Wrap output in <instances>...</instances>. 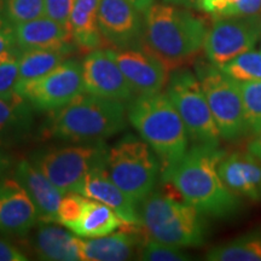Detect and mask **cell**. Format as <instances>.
<instances>
[{"label": "cell", "mask_w": 261, "mask_h": 261, "mask_svg": "<svg viewBox=\"0 0 261 261\" xmlns=\"http://www.w3.org/2000/svg\"><path fill=\"white\" fill-rule=\"evenodd\" d=\"M261 37V16H233L219 18L207 32L204 52L215 67L253 50Z\"/></svg>", "instance_id": "11"}, {"label": "cell", "mask_w": 261, "mask_h": 261, "mask_svg": "<svg viewBox=\"0 0 261 261\" xmlns=\"http://www.w3.org/2000/svg\"><path fill=\"white\" fill-rule=\"evenodd\" d=\"M236 0H200V8L218 18L233 17Z\"/></svg>", "instance_id": "34"}, {"label": "cell", "mask_w": 261, "mask_h": 261, "mask_svg": "<svg viewBox=\"0 0 261 261\" xmlns=\"http://www.w3.org/2000/svg\"><path fill=\"white\" fill-rule=\"evenodd\" d=\"M138 10L128 0H100L98 24L103 38L120 48H128L142 38Z\"/></svg>", "instance_id": "14"}, {"label": "cell", "mask_w": 261, "mask_h": 261, "mask_svg": "<svg viewBox=\"0 0 261 261\" xmlns=\"http://www.w3.org/2000/svg\"><path fill=\"white\" fill-rule=\"evenodd\" d=\"M85 91L83 67L74 60L64 61L44 76L16 87L34 110L56 112Z\"/></svg>", "instance_id": "10"}, {"label": "cell", "mask_w": 261, "mask_h": 261, "mask_svg": "<svg viewBox=\"0 0 261 261\" xmlns=\"http://www.w3.org/2000/svg\"><path fill=\"white\" fill-rule=\"evenodd\" d=\"M248 151L261 161V132L257 133L255 138L248 144Z\"/></svg>", "instance_id": "39"}, {"label": "cell", "mask_w": 261, "mask_h": 261, "mask_svg": "<svg viewBox=\"0 0 261 261\" xmlns=\"http://www.w3.org/2000/svg\"><path fill=\"white\" fill-rule=\"evenodd\" d=\"M236 81H261V51H247L220 68Z\"/></svg>", "instance_id": "28"}, {"label": "cell", "mask_w": 261, "mask_h": 261, "mask_svg": "<svg viewBox=\"0 0 261 261\" xmlns=\"http://www.w3.org/2000/svg\"><path fill=\"white\" fill-rule=\"evenodd\" d=\"M3 14L15 25L24 23L45 16V0H5Z\"/></svg>", "instance_id": "29"}, {"label": "cell", "mask_w": 261, "mask_h": 261, "mask_svg": "<svg viewBox=\"0 0 261 261\" xmlns=\"http://www.w3.org/2000/svg\"><path fill=\"white\" fill-rule=\"evenodd\" d=\"M107 145L103 142L39 149L31 161L64 192H81L87 175L107 167Z\"/></svg>", "instance_id": "7"}, {"label": "cell", "mask_w": 261, "mask_h": 261, "mask_svg": "<svg viewBox=\"0 0 261 261\" xmlns=\"http://www.w3.org/2000/svg\"><path fill=\"white\" fill-rule=\"evenodd\" d=\"M18 48L16 41L15 24L9 21L8 17L0 12V54Z\"/></svg>", "instance_id": "35"}, {"label": "cell", "mask_w": 261, "mask_h": 261, "mask_svg": "<svg viewBox=\"0 0 261 261\" xmlns=\"http://www.w3.org/2000/svg\"><path fill=\"white\" fill-rule=\"evenodd\" d=\"M225 156L218 146L195 144L171 171L162 175L185 202L201 214L227 218L240 208L238 196L224 184L218 166Z\"/></svg>", "instance_id": "1"}, {"label": "cell", "mask_w": 261, "mask_h": 261, "mask_svg": "<svg viewBox=\"0 0 261 261\" xmlns=\"http://www.w3.org/2000/svg\"><path fill=\"white\" fill-rule=\"evenodd\" d=\"M87 200L86 196L79 192H68L62 198L60 208H58V219L57 223L63 225L68 230H70L83 215Z\"/></svg>", "instance_id": "32"}, {"label": "cell", "mask_w": 261, "mask_h": 261, "mask_svg": "<svg viewBox=\"0 0 261 261\" xmlns=\"http://www.w3.org/2000/svg\"><path fill=\"white\" fill-rule=\"evenodd\" d=\"M16 41L19 50L55 48L71 50L73 37L69 29L54 19L42 16L15 25Z\"/></svg>", "instance_id": "20"}, {"label": "cell", "mask_w": 261, "mask_h": 261, "mask_svg": "<svg viewBox=\"0 0 261 261\" xmlns=\"http://www.w3.org/2000/svg\"><path fill=\"white\" fill-rule=\"evenodd\" d=\"M39 221L38 211L16 179L0 180V232L24 236Z\"/></svg>", "instance_id": "15"}, {"label": "cell", "mask_w": 261, "mask_h": 261, "mask_svg": "<svg viewBox=\"0 0 261 261\" xmlns=\"http://www.w3.org/2000/svg\"><path fill=\"white\" fill-rule=\"evenodd\" d=\"M81 195L91 200H96L109 205L116 212L123 223L132 226L140 225L138 204L130 198L112 180L107 167L94 169L87 175Z\"/></svg>", "instance_id": "19"}, {"label": "cell", "mask_w": 261, "mask_h": 261, "mask_svg": "<svg viewBox=\"0 0 261 261\" xmlns=\"http://www.w3.org/2000/svg\"><path fill=\"white\" fill-rule=\"evenodd\" d=\"M3 144L4 143L0 140V179L3 178V175L5 174V172L11 166V159H10V156L5 151L4 148H3Z\"/></svg>", "instance_id": "38"}, {"label": "cell", "mask_w": 261, "mask_h": 261, "mask_svg": "<svg viewBox=\"0 0 261 261\" xmlns=\"http://www.w3.org/2000/svg\"><path fill=\"white\" fill-rule=\"evenodd\" d=\"M15 179L28 192L38 211L39 221L55 223L58 219V208L65 195L31 160H23L17 165Z\"/></svg>", "instance_id": "16"}, {"label": "cell", "mask_w": 261, "mask_h": 261, "mask_svg": "<svg viewBox=\"0 0 261 261\" xmlns=\"http://www.w3.org/2000/svg\"><path fill=\"white\" fill-rule=\"evenodd\" d=\"M75 0H45V16L70 31V16Z\"/></svg>", "instance_id": "33"}, {"label": "cell", "mask_w": 261, "mask_h": 261, "mask_svg": "<svg viewBox=\"0 0 261 261\" xmlns=\"http://www.w3.org/2000/svg\"><path fill=\"white\" fill-rule=\"evenodd\" d=\"M139 12H145L150 6L154 4L155 0H128Z\"/></svg>", "instance_id": "40"}, {"label": "cell", "mask_w": 261, "mask_h": 261, "mask_svg": "<svg viewBox=\"0 0 261 261\" xmlns=\"http://www.w3.org/2000/svg\"><path fill=\"white\" fill-rule=\"evenodd\" d=\"M5 0H0V12H3V8H4Z\"/></svg>", "instance_id": "42"}, {"label": "cell", "mask_w": 261, "mask_h": 261, "mask_svg": "<svg viewBox=\"0 0 261 261\" xmlns=\"http://www.w3.org/2000/svg\"><path fill=\"white\" fill-rule=\"evenodd\" d=\"M81 67L85 92L121 102H130L135 98L136 94L120 69L113 50L91 51Z\"/></svg>", "instance_id": "12"}, {"label": "cell", "mask_w": 261, "mask_h": 261, "mask_svg": "<svg viewBox=\"0 0 261 261\" xmlns=\"http://www.w3.org/2000/svg\"><path fill=\"white\" fill-rule=\"evenodd\" d=\"M33 108L23 97H0V140L16 142L25 138L33 127Z\"/></svg>", "instance_id": "23"}, {"label": "cell", "mask_w": 261, "mask_h": 261, "mask_svg": "<svg viewBox=\"0 0 261 261\" xmlns=\"http://www.w3.org/2000/svg\"><path fill=\"white\" fill-rule=\"evenodd\" d=\"M166 93L178 110L194 144L219 146L220 130L208 106L197 75L184 68L173 69Z\"/></svg>", "instance_id": "8"}, {"label": "cell", "mask_w": 261, "mask_h": 261, "mask_svg": "<svg viewBox=\"0 0 261 261\" xmlns=\"http://www.w3.org/2000/svg\"><path fill=\"white\" fill-rule=\"evenodd\" d=\"M123 102L83 92L52 112L40 128L42 137L68 143H99L127 126Z\"/></svg>", "instance_id": "2"}, {"label": "cell", "mask_w": 261, "mask_h": 261, "mask_svg": "<svg viewBox=\"0 0 261 261\" xmlns=\"http://www.w3.org/2000/svg\"><path fill=\"white\" fill-rule=\"evenodd\" d=\"M218 171L224 184L234 195L261 201V161L249 151L224 156Z\"/></svg>", "instance_id": "17"}, {"label": "cell", "mask_w": 261, "mask_h": 261, "mask_svg": "<svg viewBox=\"0 0 261 261\" xmlns=\"http://www.w3.org/2000/svg\"><path fill=\"white\" fill-rule=\"evenodd\" d=\"M200 16L171 4H152L145 11L144 47L177 69L200 54L207 37Z\"/></svg>", "instance_id": "3"}, {"label": "cell", "mask_w": 261, "mask_h": 261, "mask_svg": "<svg viewBox=\"0 0 261 261\" xmlns=\"http://www.w3.org/2000/svg\"><path fill=\"white\" fill-rule=\"evenodd\" d=\"M100 0H75L70 16V33L76 46L93 51L100 46L103 35L98 24Z\"/></svg>", "instance_id": "22"}, {"label": "cell", "mask_w": 261, "mask_h": 261, "mask_svg": "<svg viewBox=\"0 0 261 261\" xmlns=\"http://www.w3.org/2000/svg\"><path fill=\"white\" fill-rule=\"evenodd\" d=\"M75 236L62 227L41 226L32 238V246L41 260L80 261L79 236Z\"/></svg>", "instance_id": "21"}, {"label": "cell", "mask_w": 261, "mask_h": 261, "mask_svg": "<svg viewBox=\"0 0 261 261\" xmlns=\"http://www.w3.org/2000/svg\"><path fill=\"white\" fill-rule=\"evenodd\" d=\"M123 224V220L113 208L102 202L89 198L80 220L70 228V231L84 238L102 237L115 232Z\"/></svg>", "instance_id": "24"}, {"label": "cell", "mask_w": 261, "mask_h": 261, "mask_svg": "<svg viewBox=\"0 0 261 261\" xmlns=\"http://www.w3.org/2000/svg\"><path fill=\"white\" fill-rule=\"evenodd\" d=\"M138 256L140 260L145 261H185L190 259L187 253L182 252L181 247L160 242L154 238L144 241Z\"/></svg>", "instance_id": "30"}, {"label": "cell", "mask_w": 261, "mask_h": 261, "mask_svg": "<svg viewBox=\"0 0 261 261\" xmlns=\"http://www.w3.org/2000/svg\"><path fill=\"white\" fill-rule=\"evenodd\" d=\"M107 171L117 187L140 204L154 191L161 163L148 143L127 135L108 150Z\"/></svg>", "instance_id": "6"}, {"label": "cell", "mask_w": 261, "mask_h": 261, "mask_svg": "<svg viewBox=\"0 0 261 261\" xmlns=\"http://www.w3.org/2000/svg\"><path fill=\"white\" fill-rule=\"evenodd\" d=\"M114 56L136 96L159 93L167 86L171 69L148 48H125Z\"/></svg>", "instance_id": "13"}, {"label": "cell", "mask_w": 261, "mask_h": 261, "mask_svg": "<svg viewBox=\"0 0 261 261\" xmlns=\"http://www.w3.org/2000/svg\"><path fill=\"white\" fill-rule=\"evenodd\" d=\"M69 50H55V48H29L21 50L18 61L19 85L44 76L65 61Z\"/></svg>", "instance_id": "25"}, {"label": "cell", "mask_w": 261, "mask_h": 261, "mask_svg": "<svg viewBox=\"0 0 261 261\" xmlns=\"http://www.w3.org/2000/svg\"><path fill=\"white\" fill-rule=\"evenodd\" d=\"M205 260L261 261V231H252L211 248L205 254Z\"/></svg>", "instance_id": "26"}, {"label": "cell", "mask_w": 261, "mask_h": 261, "mask_svg": "<svg viewBox=\"0 0 261 261\" xmlns=\"http://www.w3.org/2000/svg\"><path fill=\"white\" fill-rule=\"evenodd\" d=\"M28 257L14 244L0 240V261H25Z\"/></svg>", "instance_id": "37"}, {"label": "cell", "mask_w": 261, "mask_h": 261, "mask_svg": "<svg viewBox=\"0 0 261 261\" xmlns=\"http://www.w3.org/2000/svg\"><path fill=\"white\" fill-rule=\"evenodd\" d=\"M197 77L221 138L234 140L248 133L240 83L212 63L200 65Z\"/></svg>", "instance_id": "9"}, {"label": "cell", "mask_w": 261, "mask_h": 261, "mask_svg": "<svg viewBox=\"0 0 261 261\" xmlns=\"http://www.w3.org/2000/svg\"><path fill=\"white\" fill-rule=\"evenodd\" d=\"M127 119L161 163V175L187 154L189 135L167 93L137 96L127 108Z\"/></svg>", "instance_id": "4"}, {"label": "cell", "mask_w": 261, "mask_h": 261, "mask_svg": "<svg viewBox=\"0 0 261 261\" xmlns=\"http://www.w3.org/2000/svg\"><path fill=\"white\" fill-rule=\"evenodd\" d=\"M261 14V0H236L234 16H254Z\"/></svg>", "instance_id": "36"}, {"label": "cell", "mask_w": 261, "mask_h": 261, "mask_svg": "<svg viewBox=\"0 0 261 261\" xmlns=\"http://www.w3.org/2000/svg\"><path fill=\"white\" fill-rule=\"evenodd\" d=\"M240 89L247 132L256 136L261 132V81H242L240 83Z\"/></svg>", "instance_id": "27"}, {"label": "cell", "mask_w": 261, "mask_h": 261, "mask_svg": "<svg viewBox=\"0 0 261 261\" xmlns=\"http://www.w3.org/2000/svg\"><path fill=\"white\" fill-rule=\"evenodd\" d=\"M163 2L174 5L187 6V8H196V6H200V0H163Z\"/></svg>", "instance_id": "41"}, {"label": "cell", "mask_w": 261, "mask_h": 261, "mask_svg": "<svg viewBox=\"0 0 261 261\" xmlns=\"http://www.w3.org/2000/svg\"><path fill=\"white\" fill-rule=\"evenodd\" d=\"M19 48L0 54V97H11L16 93L18 81Z\"/></svg>", "instance_id": "31"}, {"label": "cell", "mask_w": 261, "mask_h": 261, "mask_svg": "<svg viewBox=\"0 0 261 261\" xmlns=\"http://www.w3.org/2000/svg\"><path fill=\"white\" fill-rule=\"evenodd\" d=\"M167 184L171 190L152 191L140 202V226L160 242L181 248L201 246L205 240L201 213Z\"/></svg>", "instance_id": "5"}, {"label": "cell", "mask_w": 261, "mask_h": 261, "mask_svg": "<svg viewBox=\"0 0 261 261\" xmlns=\"http://www.w3.org/2000/svg\"><path fill=\"white\" fill-rule=\"evenodd\" d=\"M137 226L135 230L119 231L107 236L79 237L80 257L84 261H125L138 255L145 238Z\"/></svg>", "instance_id": "18"}]
</instances>
